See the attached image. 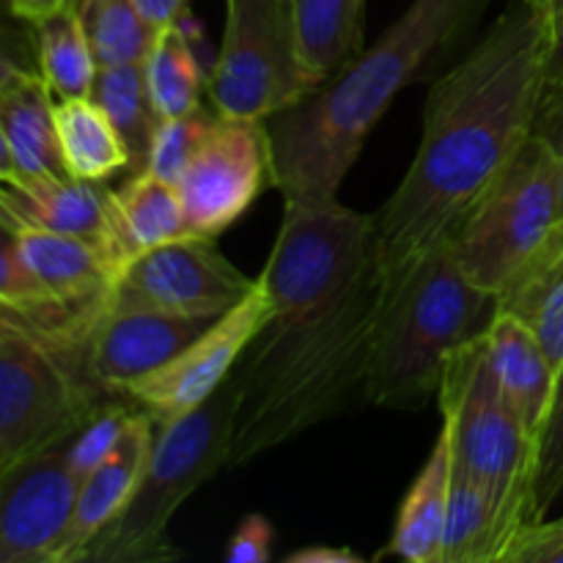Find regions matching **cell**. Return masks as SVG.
I'll list each match as a JSON object with an SVG mask.
<instances>
[{"label": "cell", "instance_id": "6da1fadb", "mask_svg": "<svg viewBox=\"0 0 563 563\" xmlns=\"http://www.w3.org/2000/svg\"><path fill=\"white\" fill-rule=\"evenodd\" d=\"M269 313L236 361L229 467L368 401L383 275L374 214L284 198L262 275Z\"/></svg>", "mask_w": 563, "mask_h": 563}, {"label": "cell", "instance_id": "7a4b0ae2", "mask_svg": "<svg viewBox=\"0 0 563 563\" xmlns=\"http://www.w3.org/2000/svg\"><path fill=\"white\" fill-rule=\"evenodd\" d=\"M544 60L548 11L515 0L434 82L410 170L374 214L383 291L454 236L531 141L548 97Z\"/></svg>", "mask_w": 563, "mask_h": 563}, {"label": "cell", "instance_id": "3957f363", "mask_svg": "<svg viewBox=\"0 0 563 563\" xmlns=\"http://www.w3.org/2000/svg\"><path fill=\"white\" fill-rule=\"evenodd\" d=\"M473 0H412L350 64L291 108L269 115L273 187L284 198L333 201L363 143L396 97L471 14Z\"/></svg>", "mask_w": 563, "mask_h": 563}, {"label": "cell", "instance_id": "277c9868", "mask_svg": "<svg viewBox=\"0 0 563 563\" xmlns=\"http://www.w3.org/2000/svg\"><path fill=\"white\" fill-rule=\"evenodd\" d=\"M498 311V295L462 269L449 242L429 247L383 291L368 405L421 410L451 352L482 339Z\"/></svg>", "mask_w": 563, "mask_h": 563}, {"label": "cell", "instance_id": "5b68a950", "mask_svg": "<svg viewBox=\"0 0 563 563\" xmlns=\"http://www.w3.org/2000/svg\"><path fill=\"white\" fill-rule=\"evenodd\" d=\"M434 399L449 432L454 465L487 489L511 548L522 528L539 522L533 504L539 440L500 390L489 368L484 335L451 352Z\"/></svg>", "mask_w": 563, "mask_h": 563}, {"label": "cell", "instance_id": "8992f818", "mask_svg": "<svg viewBox=\"0 0 563 563\" xmlns=\"http://www.w3.org/2000/svg\"><path fill=\"white\" fill-rule=\"evenodd\" d=\"M234 388L220 385L201 407L157 427L141 484L121 515L88 544L80 563H168L179 559L168 526L187 498L229 467Z\"/></svg>", "mask_w": 563, "mask_h": 563}, {"label": "cell", "instance_id": "52a82bcc", "mask_svg": "<svg viewBox=\"0 0 563 563\" xmlns=\"http://www.w3.org/2000/svg\"><path fill=\"white\" fill-rule=\"evenodd\" d=\"M104 399L69 341L0 306V471L80 432Z\"/></svg>", "mask_w": 563, "mask_h": 563}, {"label": "cell", "instance_id": "ba28073f", "mask_svg": "<svg viewBox=\"0 0 563 563\" xmlns=\"http://www.w3.org/2000/svg\"><path fill=\"white\" fill-rule=\"evenodd\" d=\"M559 159L542 137L531 135L449 240L456 262L500 300L559 225Z\"/></svg>", "mask_w": 563, "mask_h": 563}, {"label": "cell", "instance_id": "9c48e42d", "mask_svg": "<svg viewBox=\"0 0 563 563\" xmlns=\"http://www.w3.org/2000/svg\"><path fill=\"white\" fill-rule=\"evenodd\" d=\"M317 88L302 64L291 0H225L223 42L207 77L214 113L267 121Z\"/></svg>", "mask_w": 563, "mask_h": 563}, {"label": "cell", "instance_id": "30bf717a", "mask_svg": "<svg viewBox=\"0 0 563 563\" xmlns=\"http://www.w3.org/2000/svg\"><path fill=\"white\" fill-rule=\"evenodd\" d=\"M209 236H181L130 258L110 275L102 306L115 311H163L223 317L256 289Z\"/></svg>", "mask_w": 563, "mask_h": 563}, {"label": "cell", "instance_id": "8fae6325", "mask_svg": "<svg viewBox=\"0 0 563 563\" xmlns=\"http://www.w3.org/2000/svg\"><path fill=\"white\" fill-rule=\"evenodd\" d=\"M264 187H273L267 124L214 113L196 157L176 185L190 236L218 240L251 209Z\"/></svg>", "mask_w": 563, "mask_h": 563}, {"label": "cell", "instance_id": "7c38bea8", "mask_svg": "<svg viewBox=\"0 0 563 563\" xmlns=\"http://www.w3.org/2000/svg\"><path fill=\"white\" fill-rule=\"evenodd\" d=\"M269 313V297L262 280L231 311L214 319L198 339L157 372L130 385L126 396L154 418L157 427L201 407L220 385L229 383L236 361Z\"/></svg>", "mask_w": 563, "mask_h": 563}, {"label": "cell", "instance_id": "4fadbf2b", "mask_svg": "<svg viewBox=\"0 0 563 563\" xmlns=\"http://www.w3.org/2000/svg\"><path fill=\"white\" fill-rule=\"evenodd\" d=\"M214 319L99 306L77 330V361L99 394L126 396L130 385L179 355Z\"/></svg>", "mask_w": 563, "mask_h": 563}, {"label": "cell", "instance_id": "5bb4252c", "mask_svg": "<svg viewBox=\"0 0 563 563\" xmlns=\"http://www.w3.org/2000/svg\"><path fill=\"white\" fill-rule=\"evenodd\" d=\"M60 438L0 471V563H53L77 498Z\"/></svg>", "mask_w": 563, "mask_h": 563}, {"label": "cell", "instance_id": "9a60e30c", "mask_svg": "<svg viewBox=\"0 0 563 563\" xmlns=\"http://www.w3.org/2000/svg\"><path fill=\"white\" fill-rule=\"evenodd\" d=\"M157 440V423L146 410L132 412L119 445L77 487L71 517L55 548L53 563H80L88 544L121 515L141 484Z\"/></svg>", "mask_w": 563, "mask_h": 563}, {"label": "cell", "instance_id": "2e32d148", "mask_svg": "<svg viewBox=\"0 0 563 563\" xmlns=\"http://www.w3.org/2000/svg\"><path fill=\"white\" fill-rule=\"evenodd\" d=\"M20 258L53 306L69 319V333L99 308L110 286V262L102 247L71 234L14 229Z\"/></svg>", "mask_w": 563, "mask_h": 563}, {"label": "cell", "instance_id": "e0dca14e", "mask_svg": "<svg viewBox=\"0 0 563 563\" xmlns=\"http://www.w3.org/2000/svg\"><path fill=\"white\" fill-rule=\"evenodd\" d=\"M0 218L11 229L71 234L102 247L108 229V190L75 176L0 181Z\"/></svg>", "mask_w": 563, "mask_h": 563}, {"label": "cell", "instance_id": "ac0fdd59", "mask_svg": "<svg viewBox=\"0 0 563 563\" xmlns=\"http://www.w3.org/2000/svg\"><path fill=\"white\" fill-rule=\"evenodd\" d=\"M190 236L179 190L148 170H137L119 190L108 192V229L102 251L110 275L130 258Z\"/></svg>", "mask_w": 563, "mask_h": 563}, {"label": "cell", "instance_id": "d6986e66", "mask_svg": "<svg viewBox=\"0 0 563 563\" xmlns=\"http://www.w3.org/2000/svg\"><path fill=\"white\" fill-rule=\"evenodd\" d=\"M484 350L506 399L528 432L542 440L555 394V368L550 366L533 330L515 313L498 311L484 333Z\"/></svg>", "mask_w": 563, "mask_h": 563}, {"label": "cell", "instance_id": "ffe728a7", "mask_svg": "<svg viewBox=\"0 0 563 563\" xmlns=\"http://www.w3.org/2000/svg\"><path fill=\"white\" fill-rule=\"evenodd\" d=\"M451 471H454L451 440L449 432L440 429L438 443L432 445L416 482L410 484L405 500H401L396 528L379 559L394 555V559L407 563H440L445 511H449Z\"/></svg>", "mask_w": 563, "mask_h": 563}, {"label": "cell", "instance_id": "44dd1931", "mask_svg": "<svg viewBox=\"0 0 563 563\" xmlns=\"http://www.w3.org/2000/svg\"><path fill=\"white\" fill-rule=\"evenodd\" d=\"M53 99L42 75H25L0 91V126L14 157L16 179L69 176L60 157Z\"/></svg>", "mask_w": 563, "mask_h": 563}, {"label": "cell", "instance_id": "7402d4cb", "mask_svg": "<svg viewBox=\"0 0 563 563\" xmlns=\"http://www.w3.org/2000/svg\"><path fill=\"white\" fill-rule=\"evenodd\" d=\"M306 69L322 86L363 49L366 0H291Z\"/></svg>", "mask_w": 563, "mask_h": 563}, {"label": "cell", "instance_id": "603a6c76", "mask_svg": "<svg viewBox=\"0 0 563 563\" xmlns=\"http://www.w3.org/2000/svg\"><path fill=\"white\" fill-rule=\"evenodd\" d=\"M53 113L66 174L75 179L102 181L126 165L132 168L130 148L91 97L55 99Z\"/></svg>", "mask_w": 563, "mask_h": 563}, {"label": "cell", "instance_id": "cb8c5ba5", "mask_svg": "<svg viewBox=\"0 0 563 563\" xmlns=\"http://www.w3.org/2000/svg\"><path fill=\"white\" fill-rule=\"evenodd\" d=\"M509 537L482 484L454 465L440 563H504Z\"/></svg>", "mask_w": 563, "mask_h": 563}, {"label": "cell", "instance_id": "d4e9b609", "mask_svg": "<svg viewBox=\"0 0 563 563\" xmlns=\"http://www.w3.org/2000/svg\"><path fill=\"white\" fill-rule=\"evenodd\" d=\"M33 38L38 75L49 93L55 99L91 97L99 66L80 22L77 0H69L64 9L33 22Z\"/></svg>", "mask_w": 563, "mask_h": 563}, {"label": "cell", "instance_id": "484cf974", "mask_svg": "<svg viewBox=\"0 0 563 563\" xmlns=\"http://www.w3.org/2000/svg\"><path fill=\"white\" fill-rule=\"evenodd\" d=\"M148 102L159 119H179L201 108L207 75L198 53L176 25L159 27L141 60Z\"/></svg>", "mask_w": 563, "mask_h": 563}, {"label": "cell", "instance_id": "4316f807", "mask_svg": "<svg viewBox=\"0 0 563 563\" xmlns=\"http://www.w3.org/2000/svg\"><path fill=\"white\" fill-rule=\"evenodd\" d=\"M91 99L102 108L110 124L119 130L121 141L130 148L132 168L141 170L146 163L148 143L159 124V115L154 113L146 93L141 64L121 66H99L93 77Z\"/></svg>", "mask_w": 563, "mask_h": 563}, {"label": "cell", "instance_id": "83f0119b", "mask_svg": "<svg viewBox=\"0 0 563 563\" xmlns=\"http://www.w3.org/2000/svg\"><path fill=\"white\" fill-rule=\"evenodd\" d=\"M97 66L141 64L154 33L135 0H77Z\"/></svg>", "mask_w": 563, "mask_h": 563}, {"label": "cell", "instance_id": "f1b7e54d", "mask_svg": "<svg viewBox=\"0 0 563 563\" xmlns=\"http://www.w3.org/2000/svg\"><path fill=\"white\" fill-rule=\"evenodd\" d=\"M0 306L47 324L55 333L69 330V319L53 306V300L44 295L42 286L33 280V275L22 264L16 231L3 218H0Z\"/></svg>", "mask_w": 563, "mask_h": 563}, {"label": "cell", "instance_id": "f546056e", "mask_svg": "<svg viewBox=\"0 0 563 563\" xmlns=\"http://www.w3.org/2000/svg\"><path fill=\"white\" fill-rule=\"evenodd\" d=\"M212 119L214 110L203 108L179 115V119H159L152 143H148L146 163H143L141 170H148V174H154L157 179L168 181L174 187L179 185V179L185 176L190 159L196 157Z\"/></svg>", "mask_w": 563, "mask_h": 563}, {"label": "cell", "instance_id": "4dcf8cb0", "mask_svg": "<svg viewBox=\"0 0 563 563\" xmlns=\"http://www.w3.org/2000/svg\"><path fill=\"white\" fill-rule=\"evenodd\" d=\"M130 416L132 410H126L119 401H102L91 412V418L71 438L69 451H66V460H69V467L77 476V482H82L93 467H99L108 460L110 451L119 445L121 432H124Z\"/></svg>", "mask_w": 563, "mask_h": 563}, {"label": "cell", "instance_id": "1f68e13d", "mask_svg": "<svg viewBox=\"0 0 563 563\" xmlns=\"http://www.w3.org/2000/svg\"><path fill=\"white\" fill-rule=\"evenodd\" d=\"M563 493V363L555 374V394L550 405L548 423H544L542 440H539V465H537V517L544 520L550 506Z\"/></svg>", "mask_w": 563, "mask_h": 563}, {"label": "cell", "instance_id": "d6a6232c", "mask_svg": "<svg viewBox=\"0 0 563 563\" xmlns=\"http://www.w3.org/2000/svg\"><path fill=\"white\" fill-rule=\"evenodd\" d=\"M504 563H563V517L522 528Z\"/></svg>", "mask_w": 563, "mask_h": 563}, {"label": "cell", "instance_id": "836d02e7", "mask_svg": "<svg viewBox=\"0 0 563 563\" xmlns=\"http://www.w3.org/2000/svg\"><path fill=\"white\" fill-rule=\"evenodd\" d=\"M275 531L264 515H247L231 533L225 561L229 563H269Z\"/></svg>", "mask_w": 563, "mask_h": 563}, {"label": "cell", "instance_id": "e575fe53", "mask_svg": "<svg viewBox=\"0 0 563 563\" xmlns=\"http://www.w3.org/2000/svg\"><path fill=\"white\" fill-rule=\"evenodd\" d=\"M9 16L16 14L11 11ZM9 16L0 11V91L25 75H38V66L31 64V47H36V38L27 44V38L11 25Z\"/></svg>", "mask_w": 563, "mask_h": 563}, {"label": "cell", "instance_id": "d590c367", "mask_svg": "<svg viewBox=\"0 0 563 563\" xmlns=\"http://www.w3.org/2000/svg\"><path fill=\"white\" fill-rule=\"evenodd\" d=\"M533 135L542 137L550 148H553L555 159L561 165V203H559V223H563V91L548 88L542 110H539L537 126Z\"/></svg>", "mask_w": 563, "mask_h": 563}, {"label": "cell", "instance_id": "8d00e7d4", "mask_svg": "<svg viewBox=\"0 0 563 563\" xmlns=\"http://www.w3.org/2000/svg\"><path fill=\"white\" fill-rule=\"evenodd\" d=\"M548 11V88H563V3Z\"/></svg>", "mask_w": 563, "mask_h": 563}, {"label": "cell", "instance_id": "74e56055", "mask_svg": "<svg viewBox=\"0 0 563 563\" xmlns=\"http://www.w3.org/2000/svg\"><path fill=\"white\" fill-rule=\"evenodd\" d=\"M137 11L152 31L168 27L187 11L190 0H135Z\"/></svg>", "mask_w": 563, "mask_h": 563}, {"label": "cell", "instance_id": "f35d334b", "mask_svg": "<svg viewBox=\"0 0 563 563\" xmlns=\"http://www.w3.org/2000/svg\"><path fill=\"white\" fill-rule=\"evenodd\" d=\"M286 563H363V559L350 548H324V544H313V548H302L286 555Z\"/></svg>", "mask_w": 563, "mask_h": 563}, {"label": "cell", "instance_id": "ab89813d", "mask_svg": "<svg viewBox=\"0 0 563 563\" xmlns=\"http://www.w3.org/2000/svg\"><path fill=\"white\" fill-rule=\"evenodd\" d=\"M66 3H69V0H5V5L14 11L16 20H25L31 22V25L36 20H42V16L53 14V11L64 9Z\"/></svg>", "mask_w": 563, "mask_h": 563}, {"label": "cell", "instance_id": "60d3db41", "mask_svg": "<svg viewBox=\"0 0 563 563\" xmlns=\"http://www.w3.org/2000/svg\"><path fill=\"white\" fill-rule=\"evenodd\" d=\"M11 179H16L14 157H11L9 141H5L3 126H0V181H11Z\"/></svg>", "mask_w": 563, "mask_h": 563}, {"label": "cell", "instance_id": "b9f144b4", "mask_svg": "<svg viewBox=\"0 0 563 563\" xmlns=\"http://www.w3.org/2000/svg\"><path fill=\"white\" fill-rule=\"evenodd\" d=\"M555 91H563V88H555Z\"/></svg>", "mask_w": 563, "mask_h": 563}]
</instances>
